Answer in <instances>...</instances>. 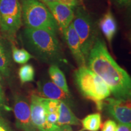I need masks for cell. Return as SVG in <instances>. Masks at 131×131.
I'll use <instances>...</instances> for the list:
<instances>
[{"instance_id": "cell-1", "label": "cell", "mask_w": 131, "mask_h": 131, "mask_svg": "<svg viewBox=\"0 0 131 131\" xmlns=\"http://www.w3.org/2000/svg\"><path fill=\"white\" fill-rule=\"evenodd\" d=\"M86 67L107 85L114 98L128 100L131 97V79L109 53L105 42L98 38L90 51Z\"/></svg>"}, {"instance_id": "cell-2", "label": "cell", "mask_w": 131, "mask_h": 131, "mask_svg": "<svg viewBox=\"0 0 131 131\" xmlns=\"http://www.w3.org/2000/svg\"><path fill=\"white\" fill-rule=\"evenodd\" d=\"M23 42L34 58L43 63L66 67L68 61L57 34L42 29H24Z\"/></svg>"}, {"instance_id": "cell-3", "label": "cell", "mask_w": 131, "mask_h": 131, "mask_svg": "<svg viewBox=\"0 0 131 131\" xmlns=\"http://www.w3.org/2000/svg\"><path fill=\"white\" fill-rule=\"evenodd\" d=\"M73 77L82 96L95 103L98 111H102L103 101L111 94L107 85L86 66L75 70Z\"/></svg>"}, {"instance_id": "cell-4", "label": "cell", "mask_w": 131, "mask_h": 131, "mask_svg": "<svg viewBox=\"0 0 131 131\" xmlns=\"http://www.w3.org/2000/svg\"><path fill=\"white\" fill-rule=\"evenodd\" d=\"M22 20L26 28L42 29L57 34L58 26L47 6L40 0H19Z\"/></svg>"}, {"instance_id": "cell-5", "label": "cell", "mask_w": 131, "mask_h": 131, "mask_svg": "<svg viewBox=\"0 0 131 131\" xmlns=\"http://www.w3.org/2000/svg\"><path fill=\"white\" fill-rule=\"evenodd\" d=\"M73 28L79 37L82 52L86 60L97 37V30L94 18L83 6L75 9L72 22Z\"/></svg>"}, {"instance_id": "cell-6", "label": "cell", "mask_w": 131, "mask_h": 131, "mask_svg": "<svg viewBox=\"0 0 131 131\" xmlns=\"http://www.w3.org/2000/svg\"><path fill=\"white\" fill-rule=\"evenodd\" d=\"M21 25L19 0H0V30L3 37L14 44Z\"/></svg>"}, {"instance_id": "cell-7", "label": "cell", "mask_w": 131, "mask_h": 131, "mask_svg": "<svg viewBox=\"0 0 131 131\" xmlns=\"http://www.w3.org/2000/svg\"><path fill=\"white\" fill-rule=\"evenodd\" d=\"M12 110L18 129L21 131H37L31 119L29 103L22 95H14Z\"/></svg>"}, {"instance_id": "cell-8", "label": "cell", "mask_w": 131, "mask_h": 131, "mask_svg": "<svg viewBox=\"0 0 131 131\" xmlns=\"http://www.w3.org/2000/svg\"><path fill=\"white\" fill-rule=\"evenodd\" d=\"M103 108L118 124L131 127L130 100H123L108 97L103 101Z\"/></svg>"}, {"instance_id": "cell-9", "label": "cell", "mask_w": 131, "mask_h": 131, "mask_svg": "<svg viewBox=\"0 0 131 131\" xmlns=\"http://www.w3.org/2000/svg\"><path fill=\"white\" fill-rule=\"evenodd\" d=\"M37 92L41 97L63 101L68 106L73 104L72 95L66 94L53 82L47 79L37 82Z\"/></svg>"}, {"instance_id": "cell-10", "label": "cell", "mask_w": 131, "mask_h": 131, "mask_svg": "<svg viewBox=\"0 0 131 131\" xmlns=\"http://www.w3.org/2000/svg\"><path fill=\"white\" fill-rule=\"evenodd\" d=\"M58 24L59 29L61 32L67 28L72 22L74 17L73 9L67 7L58 1L44 3Z\"/></svg>"}, {"instance_id": "cell-11", "label": "cell", "mask_w": 131, "mask_h": 131, "mask_svg": "<svg viewBox=\"0 0 131 131\" xmlns=\"http://www.w3.org/2000/svg\"><path fill=\"white\" fill-rule=\"evenodd\" d=\"M62 33L65 41L78 66H86L87 60L82 52L79 37L75 32L72 23Z\"/></svg>"}, {"instance_id": "cell-12", "label": "cell", "mask_w": 131, "mask_h": 131, "mask_svg": "<svg viewBox=\"0 0 131 131\" xmlns=\"http://www.w3.org/2000/svg\"><path fill=\"white\" fill-rule=\"evenodd\" d=\"M30 117L32 123L37 131H46V113L41 101V97L32 94L30 97Z\"/></svg>"}, {"instance_id": "cell-13", "label": "cell", "mask_w": 131, "mask_h": 131, "mask_svg": "<svg viewBox=\"0 0 131 131\" xmlns=\"http://www.w3.org/2000/svg\"><path fill=\"white\" fill-rule=\"evenodd\" d=\"M13 75L10 52L4 40L0 37V77L9 82Z\"/></svg>"}, {"instance_id": "cell-14", "label": "cell", "mask_w": 131, "mask_h": 131, "mask_svg": "<svg viewBox=\"0 0 131 131\" xmlns=\"http://www.w3.org/2000/svg\"><path fill=\"white\" fill-rule=\"evenodd\" d=\"M99 27L109 42H111L117 34L118 26L115 16L111 10L104 14L99 22Z\"/></svg>"}, {"instance_id": "cell-15", "label": "cell", "mask_w": 131, "mask_h": 131, "mask_svg": "<svg viewBox=\"0 0 131 131\" xmlns=\"http://www.w3.org/2000/svg\"><path fill=\"white\" fill-rule=\"evenodd\" d=\"M80 124V119L73 114L69 107V106H68L66 103L60 101L57 125L58 126H62L64 125L78 126Z\"/></svg>"}, {"instance_id": "cell-16", "label": "cell", "mask_w": 131, "mask_h": 131, "mask_svg": "<svg viewBox=\"0 0 131 131\" xmlns=\"http://www.w3.org/2000/svg\"><path fill=\"white\" fill-rule=\"evenodd\" d=\"M49 75L55 84L63 90L66 94L71 95L67 83L66 78L63 72L57 65H50L49 69Z\"/></svg>"}, {"instance_id": "cell-17", "label": "cell", "mask_w": 131, "mask_h": 131, "mask_svg": "<svg viewBox=\"0 0 131 131\" xmlns=\"http://www.w3.org/2000/svg\"><path fill=\"white\" fill-rule=\"evenodd\" d=\"M83 129L88 131H98L101 126V116L99 113L88 115L81 121Z\"/></svg>"}, {"instance_id": "cell-18", "label": "cell", "mask_w": 131, "mask_h": 131, "mask_svg": "<svg viewBox=\"0 0 131 131\" xmlns=\"http://www.w3.org/2000/svg\"><path fill=\"white\" fill-rule=\"evenodd\" d=\"M12 57L16 63L24 64L27 63L33 56L25 49H19L14 44H12Z\"/></svg>"}, {"instance_id": "cell-19", "label": "cell", "mask_w": 131, "mask_h": 131, "mask_svg": "<svg viewBox=\"0 0 131 131\" xmlns=\"http://www.w3.org/2000/svg\"><path fill=\"white\" fill-rule=\"evenodd\" d=\"M35 74V69L31 64H25L19 69L18 76L22 84L34 81Z\"/></svg>"}, {"instance_id": "cell-20", "label": "cell", "mask_w": 131, "mask_h": 131, "mask_svg": "<svg viewBox=\"0 0 131 131\" xmlns=\"http://www.w3.org/2000/svg\"><path fill=\"white\" fill-rule=\"evenodd\" d=\"M12 111V108L9 105L5 95L2 83V78L0 77V115L6 117V116Z\"/></svg>"}, {"instance_id": "cell-21", "label": "cell", "mask_w": 131, "mask_h": 131, "mask_svg": "<svg viewBox=\"0 0 131 131\" xmlns=\"http://www.w3.org/2000/svg\"><path fill=\"white\" fill-rule=\"evenodd\" d=\"M57 1L73 10L80 6V0H57Z\"/></svg>"}, {"instance_id": "cell-22", "label": "cell", "mask_w": 131, "mask_h": 131, "mask_svg": "<svg viewBox=\"0 0 131 131\" xmlns=\"http://www.w3.org/2000/svg\"><path fill=\"white\" fill-rule=\"evenodd\" d=\"M117 124L112 119H108L104 123L101 131H116Z\"/></svg>"}, {"instance_id": "cell-23", "label": "cell", "mask_w": 131, "mask_h": 131, "mask_svg": "<svg viewBox=\"0 0 131 131\" xmlns=\"http://www.w3.org/2000/svg\"><path fill=\"white\" fill-rule=\"evenodd\" d=\"M0 131H13L6 117L0 115Z\"/></svg>"}, {"instance_id": "cell-24", "label": "cell", "mask_w": 131, "mask_h": 131, "mask_svg": "<svg viewBox=\"0 0 131 131\" xmlns=\"http://www.w3.org/2000/svg\"><path fill=\"white\" fill-rule=\"evenodd\" d=\"M119 7H126L130 6L131 0H112Z\"/></svg>"}, {"instance_id": "cell-25", "label": "cell", "mask_w": 131, "mask_h": 131, "mask_svg": "<svg viewBox=\"0 0 131 131\" xmlns=\"http://www.w3.org/2000/svg\"><path fill=\"white\" fill-rule=\"evenodd\" d=\"M54 131H73L70 126L64 125L62 126H58Z\"/></svg>"}, {"instance_id": "cell-26", "label": "cell", "mask_w": 131, "mask_h": 131, "mask_svg": "<svg viewBox=\"0 0 131 131\" xmlns=\"http://www.w3.org/2000/svg\"><path fill=\"white\" fill-rule=\"evenodd\" d=\"M130 127H129L126 125L122 124H118L117 126L116 131H130Z\"/></svg>"}, {"instance_id": "cell-27", "label": "cell", "mask_w": 131, "mask_h": 131, "mask_svg": "<svg viewBox=\"0 0 131 131\" xmlns=\"http://www.w3.org/2000/svg\"><path fill=\"white\" fill-rule=\"evenodd\" d=\"M40 1H42V2L46 3V2H52V1H57V0H40Z\"/></svg>"}]
</instances>
